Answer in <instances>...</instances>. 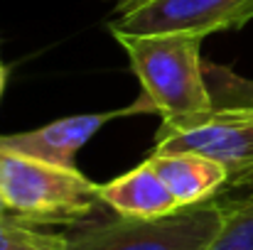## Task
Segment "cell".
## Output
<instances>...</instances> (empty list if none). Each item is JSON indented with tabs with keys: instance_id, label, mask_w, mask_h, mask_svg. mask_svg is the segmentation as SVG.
Returning <instances> with one entry per match:
<instances>
[{
	"instance_id": "3957f363",
	"label": "cell",
	"mask_w": 253,
	"mask_h": 250,
	"mask_svg": "<svg viewBox=\"0 0 253 250\" xmlns=\"http://www.w3.org/2000/svg\"><path fill=\"white\" fill-rule=\"evenodd\" d=\"M229 214L216 199L158 218L118 216L67 236V250H207Z\"/></svg>"
},
{
	"instance_id": "9c48e42d",
	"label": "cell",
	"mask_w": 253,
	"mask_h": 250,
	"mask_svg": "<svg viewBox=\"0 0 253 250\" xmlns=\"http://www.w3.org/2000/svg\"><path fill=\"white\" fill-rule=\"evenodd\" d=\"M204 79L211 93L214 110L253 113V79L239 76L234 69L204 62Z\"/></svg>"
},
{
	"instance_id": "8fae6325",
	"label": "cell",
	"mask_w": 253,
	"mask_h": 250,
	"mask_svg": "<svg viewBox=\"0 0 253 250\" xmlns=\"http://www.w3.org/2000/svg\"><path fill=\"white\" fill-rule=\"evenodd\" d=\"M207 250H253V191L229 204L226 221Z\"/></svg>"
},
{
	"instance_id": "277c9868",
	"label": "cell",
	"mask_w": 253,
	"mask_h": 250,
	"mask_svg": "<svg viewBox=\"0 0 253 250\" xmlns=\"http://www.w3.org/2000/svg\"><path fill=\"white\" fill-rule=\"evenodd\" d=\"M153 152L204 155L229 172V186H241L253 179V113L214 110L189 128H160Z\"/></svg>"
},
{
	"instance_id": "7c38bea8",
	"label": "cell",
	"mask_w": 253,
	"mask_h": 250,
	"mask_svg": "<svg viewBox=\"0 0 253 250\" xmlns=\"http://www.w3.org/2000/svg\"><path fill=\"white\" fill-rule=\"evenodd\" d=\"M111 2L116 5V15H121V12L135 7V5H140V2H145V0H111Z\"/></svg>"
},
{
	"instance_id": "4fadbf2b",
	"label": "cell",
	"mask_w": 253,
	"mask_h": 250,
	"mask_svg": "<svg viewBox=\"0 0 253 250\" xmlns=\"http://www.w3.org/2000/svg\"><path fill=\"white\" fill-rule=\"evenodd\" d=\"M5 83H7V71H5V67H2V62H0V96H2V91H5Z\"/></svg>"
},
{
	"instance_id": "6da1fadb",
	"label": "cell",
	"mask_w": 253,
	"mask_h": 250,
	"mask_svg": "<svg viewBox=\"0 0 253 250\" xmlns=\"http://www.w3.org/2000/svg\"><path fill=\"white\" fill-rule=\"evenodd\" d=\"M111 35L126 49L143 86V98L138 103L143 110L158 113L165 130L189 128L214 113L204 79V37L189 32L138 35L121 30H111Z\"/></svg>"
},
{
	"instance_id": "30bf717a",
	"label": "cell",
	"mask_w": 253,
	"mask_h": 250,
	"mask_svg": "<svg viewBox=\"0 0 253 250\" xmlns=\"http://www.w3.org/2000/svg\"><path fill=\"white\" fill-rule=\"evenodd\" d=\"M0 250H67V236L7 214L0 218Z\"/></svg>"
},
{
	"instance_id": "ba28073f",
	"label": "cell",
	"mask_w": 253,
	"mask_h": 250,
	"mask_svg": "<svg viewBox=\"0 0 253 250\" xmlns=\"http://www.w3.org/2000/svg\"><path fill=\"white\" fill-rule=\"evenodd\" d=\"M148 160L165 179L179 209L211 201L229 186V172L197 152H153Z\"/></svg>"
},
{
	"instance_id": "5b68a950",
	"label": "cell",
	"mask_w": 253,
	"mask_h": 250,
	"mask_svg": "<svg viewBox=\"0 0 253 250\" xmlns=\"http://www.w3.org/2000/svg\"><path fill=\"white\" fill-rule=\"evenodd\" d=\"M253 20V0H145L108 22L121 32H211L241 30Z\"/></svg>"
},
{
	"instance_id": "8992f818",
	"label": "cell",
	"mask_w": 253,
	"mask_h": 250,
	"mask_svg": "<svg viewBox=\"0 0 253 250\" xmlns=\"http://www.w3.org/2000/svg\"><path fill=\"white\" fill-rule=\"evenodd\" d=\"M143 110L140 103L126 108V110H108V113H84V115H69L62 120H54L49 125H42L37 130L15 133V135H0V147L49 162L59 167H74L77 152L86 143L113 118L133 115Z\"/></svg>"
},
{
	"instance_id": "52a82bcc",
	"label": "cell",
	"mask_w": 253,
	"mask_h": 250,
	"mask_svg": "<svg viewBox=\"0 0 253 250\" xmlns=\"http://www.w3.org/2000/svg\"><path fill=\"white\" fill-rule=\"evenodd\" d=\"M101 201L118 216L130 218H158L179 211L174 194L150 160L101 184Z\"/></svg>"
},
{
	"instance_id": "7a4b0ae2",
	"label": "cell",
	"mask_w": 253,
	"mask_h": 250,
	"mask_svg": "<svg viewBox=\"0 0 253 250\" xmlns=\"http://www.w3.org/2000/svg\"><path fill=\"white\" fill-rule=\"evenodd\" d=\"M0 196L7 211L30 223H79L96 214L101 184L77 167L49 165L0 147Z\"/></svg>"
},
{
	"instance_id": "5bb4252c",
	"label": "cell",
	"mask_w": 253,
	"mask_h": 250,
	"mask_svg": "<svg viewBox=\"0 0 253 250\" xmlns=\"http://www.w3.org/2000/svg\"><path fill=\"white\" fill-rule=\"evenodd\" d=\"M10 211H7V206H5V201H2V196H0V218H5Z\"/></svg>"
}]
</instances>
